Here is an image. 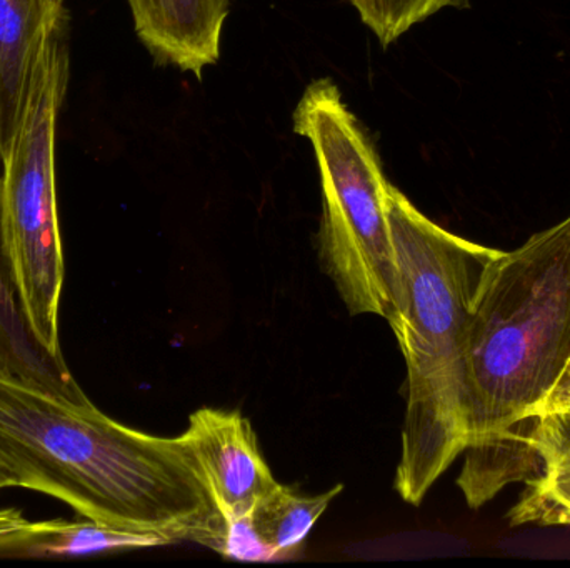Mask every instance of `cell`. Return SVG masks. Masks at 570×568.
Segmentation results:
<instances>
[{"instance_id":"5bb4252c","label":"cell","mask_w":570,"mask_h":568,"mask_svg":"<svg viewBox=\"0 0 570 568\" xmlns=\"http://www.w3.org/2000/svg\"><path fill=\"white\" fill-rule=\"evenodd\" d=\"M226 539L220 556L227 559L246 560V562H266L277 560L276 552L264 542L263 537L254 529L250 516L226 520Z\"/></svg>"},{"instance_id":"9a60e30c","label":"cell","mask_w":570,"mask_h":568,"mask_svg":"<svg viewBox=\"0 0 570 568\" xmlns=\"http://www.w3.org/2000/svg\"><path fill=\"white\" fill-rule=\"evenodd\" d=\"M32 522L19 509H0V556H26L37 536Z\"/></svg>"},{"instance_id":"2e32d148","label":"cell","mask_w":570,"mask_h":568,"mask_svg":"<svg viewBox=\"0 0 570 568\" xmlns=\"http://www.w3.org/2000/svg\"><path fill=\"white\" fill-rule=\"evenodd\" d=\"M570 412V357L564 370L559 376L558 382L552 387L551 392L541 400L531 417L542 413ZM529 417V419H531Z\"/></svg>"},{"instance_id":"52a82bcc","label":"cell","mask_w":570,"mask_h":568,"mask_svg":"<svg viewBox=\"0 0 570 568\" xmlns=\"http://www.w3.org/2000/svg\"><path fill=\"white\" fill-rule=\"evenodd\" d=\"M233 0H127L134 29L157 66L203 80L220 59L224 23Z\"/></svg>"},{"instance_id":"30bf717a","label":"cell","mask_w":570,"mask_h":568,"mask_svg":"<svg viewBox=\"0 0 570 568\" xmlns=\"http://www.w3.org/2000/svg\"><path fill=\"white\" fill-rule=\"evenodd\" d=\"M0 373L26 380L59 396L73 397L80 390L67 362L50 357L27 326L17 292L10 259L3 200V162L0 159Z\"/></svg>"},{"instance_id":"6da1fadb","label":"cell","mask_w":570,"mask_h":568,"mask_svg":"<svg viewBox=\"0 0 570 568\" xmlns=\"http://www.w3.org/2000/svg\"><path fill=\"white\" fill-rule=\"evenodd\" d=\"M0 472L83 519L220 552L227 524L184 436L157 437L0 373Z\"/></svg>"},{"instance_id":"3957f363","label":"cell","mask_w":570,"mask_h":568,"mask_svg":"<svg viewBox=\"0 0 570 568\" xmlns=\"http://www.w3.org/2000/svg\"><path fill=\"white\" fill-rule=\"evenodd\" d=\"M387 212L401 273L389 326L407 367L402 452L394 487L421 506L468 447V336L475 290L501 250L449 232L395 186Z\"/></svg>"},{"instance_id":"8992f818","label":"cell","mask_w":570,"mask_h":568,"mask_svg":"<svg viewBox=\"0 0 570 568\" xmlns=\"http://www.w3.org/2000/svg\"><path fill=\"white\" fill-rule=\"evenodd\" d=\"M183 436L224 519L253 516L257 504L281 486L239 410H196Z\"/></svg>"},{"instance_id":"5b68a950","label":"cell","mask_w":570,"mask_h":568,"mask_svg":"<svg viewBox=\"0 0 570 568\" xmlns=\"http://www.w3.org/2000/svg\"><path fill=\"white\" fill-rule=\"evenodd\" d=\"M69 82L66 20L57 23L36 62L19 136L3 160L7 240L27 326L59 362L62 237L57 212L56 129Z\"/></svg>"},{"instance_id":"e0dca14e","label":"cell","mask_w":570,"mask_h":568,"mask_svg":"<svg viewBox=\"0 0 570 568\" xmlns=\"http://www.w3.org/2000/svg\"><path fill=\"white\" fill-rule=\"evenodd\" d=\"M66 0H49L50 7H52L53 12L60 13L63 16L66 13Z\"/></svg>"},{"instance_id":"277c9868","label":"cell","mask_w":570,"mask_h":568,"mask_svg":"<svg viewBox=\"0 0 570 568\" xmlns=\"http://www.w3.org/2000/svg\"><path fill=\"white\" fill-rule=\"evenodd\" d=\"M292 127L311 142L322 189L318 257L351 316L394 320L401 273L387 212L389 182L365 127L332 79L308 83Z\"/></svg>"},{"instance_id":"9c48e42d","label":"cell","mask_w":570,"mask_h":568,"mask_svg":"<svg viewBox=\"0 0 570 568\" xmlns=\"http://www.w3.org/2000/svg\"><path fill=\"white\" fill-rule=\"evenodd\" d=\"M67 13L49 0H0V159H7L26 112L33 69L47 36Z\"/></svg>"},{"instance_id":"8fae6325","label":"cell","mask_w":570,"mask_h":568,"mask_svg":"<svg viewBox=\"0 0 570 568\" xmlns=\"http://www.w3.org/2000/svg\"><path fill=\"white\" fill-rule=\"evenodd\" d=\"M342 489L344 486L338 484L321 496L304 497L291 487L279 486L254 509V529L276 552L277 560L292 559Z\"/></svg>"},{"instance_id":"4fadbf2b","label":"cell","mask_w":570,"mask_h":568,"mask_svg":"<svg viewBox=\"0 0 570 568\" xmlns=\"http://www.w3.org/2000/svg\"><path fill=\"white\" fill-rule=\"evenodd\" d=\"M362 22L377 37L382 46L444 9H465L469 0H348Z\"/></svg>"},{"instance_id":"7c38bea8","label":"cell","mask_w":570,"mask_h":568,"mask_svg":"<svg viewBox=\"0 0 570 568\" xmlns=\"http://www.w3.org/2000/svg\"><path fill=\"white\" fill-rule=\"evenodd\" d=\"M169 544V539L157 534L116 529L89 519L79 522L42 520L27 557L100 556Z\"/></svg>"},{"instance_id":"ba28073f","label":"cell","mask_w":570,"mask_h":568,"mask_svg":"<svg viewBox=\"0 0 570 568\" xmlns=\"http://www.w3.org/2000/svg\"><path fill=\"white\" fill-rule=\"evenodd\" d=\"M518 450L525 489L509 510V524L570 526V412L525 420L519 429Z\"/></svg>"},{"instance_id":"7a4b0ae2","label":"cell","mask_w":570,"mask_h":568,"mask_svg":"<svg viewBox=\"0 0 570 568\" xmlns=\"http://www.w3.org/2000/svg\"><path fill=\"white\" fill-rule=\"evenodd\" d=\"M570 357V216L491 260L468 336V447L458 479L471 509L518 482V434Z\"/></svg>"},{"instance_id":"ac0fdd59","label":"cell","mask_w":570,"mask_h":568,"mask_svg":"<svg viewBox=\"0 0 570 568\" xmlns=\"http://www.w3.org/2000/svg\"><path fill=\"white\" fill-rule=\"evenodd\" d=\"M2 489H10V484L9 480H7V477L0 472V490Z\"/></svg>"}]
</instances>
